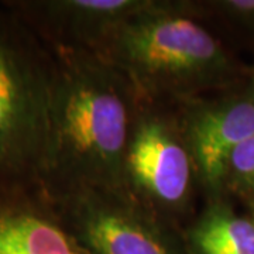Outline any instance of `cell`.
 <instances>
[{"label": "cell", "mask_w": 254, "mask_h": 254, "mask_svg": "<svg viewBox=\"0 0 254 254\" xmlns=\"http://www.w3.org/2000/svg\"><path fill=\"white\" fill-rule=\"evenodd\" d=\"M51 78L50 50L0 1V187L40 190Z\"/></svg>", "instance_id": "obj_3"}, {"label": "cell", "mask_w": 254, "mask_h": 254, "mask_svg": "<svg viewBox=\"0 0 254 254\" xmlns=\"http://www.w3.org/2000/svg\"><path fill=\"white\" fill-rule=\"evenodd\" d=\"M181 233L188 254H254V220L225 198L205 200Z\"/></svg>", "instance_id": "obj_9"}, {"label": "cell", "mask_w": 254, "mask_h": 254, "mask_svg": "<svg viewBox=\"0 0 254 254\" xmlns=\"http://www.w3.org/2000/svg\"><path fill=\"white\" fill-rule=\"evenodd\" d=\"M95 54L123 73L140 98L165 103L223 91L249 75L193 0H150Z\"/></svg>", "instance_id": "obj_2"}, {"label": "cell", "mask_w": 254, "mask_h": 254, "mask_svg": "<svg viewBox=\"0 0 254 254\" xmlns=\"http://www.w3.org/2000/svg\"><path fill=\"white\" fill-rule=\"evenodd\" d=\"M247 205H249V212H250V215H249V216L254 220V198L253 199L247 200Z\"/></svg>", "instance_id": "obj_12"}, {"label": "cell", "mask_w": 254, "mask_h": 254, "mask_svg": "<svg viewBox=\"0 0 254 254\" xmlns=\"http://www.w3.org/2000/svg\"><path fill=\"white\" fill-rule=\"evenodd\" d=\"M182 131L193 158L200 195L225 198L229 160L254 134V86L245 81L223 91L175 103Z\"/></svg>", "instance_id": "obj_6"}, {"label": "cell", "mask_w": 254, "mask_h": 254, "mask_svg": "<svg viewBox=\"0 0 254 254\" xmlns=\"http://www.w3.org/2000/svg\"><path fill=\"white\" fill-rule=\"evenodd\" d=\"M249 81L252 82V85L254 86V69L252 71H249Z\"/></svg>", "instance_id": "obj_13"}, {"label": "cell", "mask_w": 254, "mask_h": 254, "mask_svg": "<svg viewBox=\"0 0 254 254\" xmlns=\"http://www.w3.org/2000/svg\"><path fill=\"white\" fill-rule=\"evenodd\" d=\"M225 195L227 192L250 200L254 198V134L233 151L225 175Z\"/></svg>", "instance_id": "obj_10"}, {"label": "cell", "mask_w": 254, "mask_h": 254, "mask_svg": "<svg viewBox=\"0 0 254 254\" xmlns=\"http://www.w3.org/2000/svg\"><path fill=\"white\" fill-rule=\"evenodd\" d=\"M46 46L96 53L150 0H3Z\"/></svg>", "instance_id": "obj_7"}, {"label": "cell", "mask_w": 254, "mask_h": 254, "mask_svg": "<svg viewBox=\"0 0 254 254\" xmlns=\"http://www.w3.org/2000/svg\"><path fill=\"white\" fill-rule=\"evenodd\" d=\"M48 143L40 190H123V160L138 95L100 55L48 47Z\"/></svg>", "instance_id": "obj_1"}, {"label": "cell", "mask_w": 254, "mask_h": 254, "mask_svg": "<svg viewBox=\"0 0 254 254\" xmlns=\"http://www.w3.org/2000/svg\"><path fill=\"white\" fill-rule=\"evenodd\" d=\"M57 216L95 254H188L178 227L123 190L46 195Z\"/></svg>", "instance_id": "obj_5"}, {"label": "cell", "mask_w": 254, "mask_h": 254, "mask_svg": "<svg viewBox=\"0 0 254 254\" xmlns=\"http://www.w3.org/2000/svg\"><path fill=\"white\" fill-rule=\"evenodd\" d=\"M193 4L202 17L227 20L235 26L254 31V0H218L198 1Z\"/></svg>", "instance_id": "obj_11"}, {"label": "cell", "mask_w": 254, "mask_h": 254, "mask_svg": "<svg viewBox=\"0 0 254 254\" xmlns=\"http://www.w3.org/2000/svg\"><path fill=\"white\" fill-rule=\"evenodd\" d=\"M0 254H95L64 226L40 190L0 187Z\"/></svg>", "instance_id": "obj_8"}, {"label": "cell", "mask_w": 254, "mask_h": 254, "mask_svg": "<svg viewBox=\"0 0 254 254\" xmlns=\"http://www.w3.org/2000/svg\"><path fill=\"white\" fill-rule=\"evenodd\" d=\"M123 184L131 198L180 230L195 216L199 181L175 103L138 96Z\"/></svg>", "instance_id": "obj_4"}]
</instances>
